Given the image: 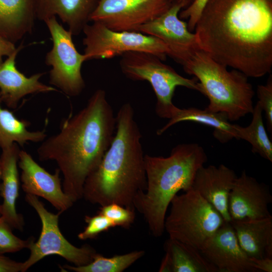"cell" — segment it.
Returning <instances> with one entry per match:
<instances>
[{
	"label": "cell",
	"instance_id": "6da1fadb",
	"mask_svg": "<svg viewBox=\"0 0 272 272\" xmlns=\"http://www.w3.org/2000/svg\"><path fill=\"white\" fill-rule=\"evenodd\" d=\"M202 50L247 77L272 68V0H208L194 30Z\"/></svg>",
	"mask_w": 272,
	"mask_h": 272
},
{
	"label": "cell",
	"instance_id": "7a4b0ae2",
	"mask_svg": "<svg viewBox=\"0 0 272 272\" xmlns=\"http://www.w3.org/2000/svg\"><path fill=\"white\" fill-rule=\"evenodd\" d=\"M115 128V116L106 92L98 89L83 109L62 121L59 132L38 147L40 161L56 162L63 178L62 189L74 202L83 198L85 181L101 162Z\"/></svg>",
	"mask_w": 272,
	"mask_h": 272
},
{
	"label": "cell",
	"instance_id": "3957f363",
	"mask_svg": "<svg viewBox=\"0 0 272 272\" xmlns=\"http://www.w3.org/2000/svg\"><path fill=\"white\" fill-rule=\"evenodd\" d=\"M115 118L116 132L99 165L86 179L83 198L101 207L116 203L135 210V198L147 187L142 134L129 103L120 107Z\"/></svg>",
	"mask_w": 272,
	"mask_h": 272
},
{
	"label": "cell",
	"instance_id": "277c9868",
	"mask_svg": "<svg viewBox=\"0 0 272 272\" xmlns=\"http://www.w3.org/2000/svg\"><path fill=\"white\" fill-rule=\"evenodd\" d=\"M207 159L204 149L196 143L179 144L167 157L145 155L147 187L135 198L134 207L153 236L163 235L172 198L179 191L192 188L197 171Z\"/></svg>",
	"mask_w": 272,
	"mask_h": 272
},
{
	"label": "cell",
	"instance_id": "5b68a950",
	"mask_svg": "<svg viewBox=\"0 0 272 272\" xmlns=\"http://www.w3.org/2000/svg\"><path fill=\"white\" fill-rule=\"evenodd\" d=\"M182 66L198 80L200 93L209 100L208 110L223 113L230 121L252 113L254 92L248 77L241 72L228 71L200 49Z\"/></svg>",
	"mask_w": 272,
	"mask_h": 272
},
{
	"label": "cell",
	"instance_id": "8992f818",
	"mask_svg": "<svg viewBox=\"0 0 272 272\" xmlns=\"http://www.w3.org/2000/svg\"><path fill=\"white\" fill-rule=\"evenodd\" d=\"M184 192L172 198L164 230L169 239L200 250L225 221L197 191L191 188Z\"/></svg>",
	"mask_w": 272,
	"mask_h": 272
},
{
	"label": "cell",
	"instance_id": "52a82bcc",
	"mask_svg": "<svg viewBox=\"0 0 272 272\" xmlns=\"http://www.w3.org/2000/svg\"><path fill=\"white\" fill-rule=\"evenodd\" d=\"M121 56L120 67L126 77L133 81H146L151 85L157 98L155 112L161 118L170 119L177 108L172 102L176 87L182 86L200 92L195 77L188 79L181 76L152 53L130 51Z\"/></svg>",
	"mask_w": 272,
	"mask_h": 272
},
{
	"label": "cell",
	"instance_id": "ba28073f",
	"mask_svg": "<svg viewBox=\"0 0 272 272\" xmlns=\"http://www.w3.org/2000/svg\"><path fill=\"white\" fill-rule=\"evenodd\" d=\"M82 32L86 61L112 58L130 51L151 53L164 61L169 54L161 40L139 32L115 31L98 22L88 23Z\"/></svg>",
	"mask_w": 272,
	"mask_h": 272
},
{
	"label": "cell",
	"instance_id": "9c48e42d",
	"mask_svg": "<svg viewBox=\"0 0 272 272\" xmlns=\"http://www.w3.org/2000/svg\"><path fill=\"white\" fill-rule=\"evenodd\" d=\"M25 200L34 208L41 220V231L38 240H33L28 249L30 254L23 262L22 272L26 271L45 257L57 255L75 266H82L92 262L97 253L95 249L86 244L78 247L71 244L61 233L58 225L61 213L54 214L47 211L38 197L26 194Z\"/></svg>",
	"mask_w": 272,
	"mask_h": 272
},
{
	"label": "cell",
	"instance_id": "30bf717a",
	"mask_svg": "<svg viewBox=\"0 0 272 272\" xmlns=\"http://www.w3.org/2000/svg\"><path fill=\"white\" fill-rule=\"evenodd\" d=\"M44 22L53 42L52 48L45 57L46 64L52 66L49 83L68 96H77L85 87L81 74L82 64L86 61L85 56L77 51L72 40V34L58 23L55 16Z\"/></svg>",
	"mask_w": 272,
	"mask_h": 272
},
{
	"label": "cell",
	"instance_id": "8fae6325",
	"mask_svg": "<svg viewBox=\"0 0 272 272\" xmlns=\"http://www.w3.org/2000/svg\"><path fill=\"white\" fill-rule=\"evenodd\" d=\"M175 0H99L90 21L118 31H135L167 11Z\"/></svg>",
	"mask_w": 272,
	"mask_h": 272
},
{
	"label": "cell",
	"instance_id": "7c38bea8",
	"mask_svg": "<svg viewBox=\"0 0 272 272\" xmlns=\"http://www.w3.org/2000/svg\"><path fill=\"white\" fill-rule=\"evenodd\" d=\"M188 5L184 0H175L164 13L137 31L161 40L169 50L168 55L182 65L200 49L195 34L189 30L187 23L178 16L181 9Z\"/></svg>",
	"mask_w": 272,
	"mask_h": 272
},
{
	"label": "cell",
	"instance_id": "4fadbf2b",
	"mask_svg": "<svg viewBox=\"0 0 272 272\" xmlns=\"http://www.w3.org/2000/svg\"><path fill=\"white\" fill-rule=\"evenodd\" d=\"M18 166L21 170V186L26 194L44 198L61 214L73 205L74 201L62 189L58 168L54 174L49 173L22 150L19 153Z\"/></svg>",
	"mask_w": 272,
	"mask_h": 272
},
{
	"label": "cell",
	"instance_id": "5bb4252c",
	"mask_svg": "<svg viewBox=\"0 0 272 272\" xmlns=\"http://www.w3.org/2000/svg\"><path fill=\"white\" fill-rule=\"evenodd\" d=\"M271 201L272 196L267 185L243 170L237 177L229 196L228 210L231 221L270 217L268 206Z\"/></svg>",
	"mask_w": 272,
	"mask_h": 272
},
{
	"label": "cell",
	"instance_id": "9a60e30c",
	"mask_svg": "<svg viewBox=\"0 0 272 272\" xmlns=\"http://www.w3.org/2000/svg\"><path fill=\"white\" fill-rule=\"evenodd\" d=\"M200 251L218 272H258L240 245L230 222H225Z\"/></svg>",
	"mask_w": 272,
	"mask_h": 272
},
{
	"label": "cell",
	"instance_id": "2e32d148",
	"mask_svg": "<svg viewBox=\"0 0 272 272\" xmlns=\"http://www.w3.org/2000/svg\"><path fill=\"white\" fill-rule=\"evenodd\" d=\"M237 177L234 170L224 164L203 165L197 171L192 185V188L209 202L226 222L231 221L228 199Z\"/></svg>",
	"mask_w": 272,
	"mask_h": 272
},
{
	"label": "cell",
	"instance_id": "e0dca14e",
	"mask_svg": "<svg viewBox=\"0 0 272 272\" xmlns=\"http://www.w3.org/2000/svg\"><path fill=\"white\" fill-rule=\"evenodd\" d=\"M23 47L21 43L0 64V96L2 102L12 109L16 108L20 100L27 95L58 92L57 89L39 81L44 73H37L27 77L17 69L16 57Z\"/></svg>",
	"mask_w": 272,
	"mask_h": 272
},
{
	"label": "cell",
	"instance_id": "ac0fdd59",
	"mask_svg": "<svg viewBox=\"0 0 272 272\" xmlns=\"http://www.w3.org/2000/svg\"><path fill=\"white\" fill-rule=\"evenodd\" d=\"M20 149L16 143L2 149L1 194L3 198L1 216L12 228L22 231L24 220L17 212L16 203L19 195L20 177L18 161Z\"/></svg>",
	"mask_w": 272,
	"mask_h": 272
},
{
	"label": "cell",
	"instance_id": "d6986e66",
	"mask_svg": "<svg viewBox=\"0 0 272 272\" xmlns=\"http://www.w3.org/2000/svg\"><path fill=\"white\" fill-rule=\"evenodd\" d=\"M99 0H37L36 16L45 20L58 16L73 35H79L90 22Z\"/></svg>",
	"mask_w": 272,
	"mask_h": 272
},
{
	"label": "cell",
	"instance_id": "ffe728a7",
	"mask_svg": "<svg viewBox=\"0 0 272 272\" xmlns=\"http://www.w3.org/2000/svg\"><path fill=\"white\" fill-rule=\"evenodd\" d=\"M37 0H0V36L15 43L33 30Z\"/></svg>",
	"mask_w": 272,
	"mask_h": 272
},
{
	"label": "cell",
	"instance_id": "44dd1931",
	"mask_svg": "<svg viewBox=\"0 0 272 272\" xmlns=\"http://www.w3.org/2000/svg\"><path fill=\"white\" fill-rule=\"evenodd\" d=\"M242 249L249 258H272V216L230 222Z\"/></svg>",
	"mask_w": 272,
	"mask_h": 272
},
{
	"label": "cell",
	"instance_id": "7402d4cb",
	"mask_svg": "<svg viewBox=\"0 0 272 272\" xmlns=\"http://www.w3.org/2000/svg\"><path fill=\"white\" fill-rule=\"evenodd\" d=\"M183 121H192L212 127L214 128V137L223 143L234 138L236 139L235 124L230 123L224 113L195 107H177L173 116L164 126L157 131V134L161 135L172 125Z\"/></svg>",
	"mask_w": 272,
	"mask_h": 272
},
{
	"label": "cell",
	"instance_id": "603a6c76",
	"mask_svg": "<svg viewBox=\"0 0 272 272\" xmlns=\"http://www.w3.org/2000/svg\"><path fill=\"white\" fill-rule=\"evenodd\" d=\"M0 96V148L8 147L16 143L23 147L29 142H42L46 137L45 130L31 131L28 129L30 123L19 119L7 109L2 107Z\"/></svg>",
	"mask_w": 272,
	"mask_h": 272
},
{
	"label": "cell",
	"instance_id": "cb8c5ba5",
	"mask_svg": "<svg viewBox=\"0 0 272 272\" xmlns=\"http://www.w3.org/2000/svg\"><path fill=\"white\" fill-rule=\"evenodd\" d=\"M164 250L170 256L173 272H218L200 251L193 246L169 238Z\"/></svg>",
	"mask_w": 272,
	"mask_h": 272
},
{
	"label": "cell",
	"instance_id": "d4e9b609",
	"mask_svg": "<svg viewBox=\"0 0 272 272\" xmlns=\"http://www.w3.org/2000/svg\"><path fill=\"white\" fill-rule=\"evenodd\" d=\"M262 109L257 101L254 106L250 124L243 127L235 124L236 139L243 140L252 146L253 153L272 162V143L266 131L262 119Z\"/></svg>",
	"mask_w": 272,
	"mask_h": 272
},
{
	"label": "cell",
	"instance_id": "484cf974",
	"mask_svg": "<svg viewBox=\"0 0 272 272\" xmlns=\"http://www.w3.org/2000/svg\"><path fill=\"white\" fill-rule=\"evenodd\" d=\"M145 254L144 250H135L122 255L106 257L96 253L92 262L82 266L65 264L60 269L76 272H122Z\"/></svg>",
	"mask_w": 272,
	"mask_h": 272
},
{
	"label": "cell",
	"instance_id": "4316f807",
	"mask_svg": "<svg viewBox=\"0 0 272 272\" xmlns=\"http://www.w3.org/2000/svg\"><path fill=\"white\" fill-rule=\"evenodd\" d=\"M11 226L0 216V254L18 252L24 248H28L33 237L22 240L12 232Z\"/></svg>",
	"mask_w": 272,
	"mask_h": 272
},
{
	"label": "cell",
	"instance_id": "83f0119b",
	"mask_svg": "<svg viewBox=\"0 0 272 272\" xmlns=\"http://www.w3.org/2000/svg\"><path fill=\"white\" fill-rule=\"evenodd\" d=\"M135 211L116 203H111L101 207L99 213L107 217L115 227L128 228L134 221Z\"/></svg>",
	"mask_w": 272,
	"mask_h": 272
},
{
	"label": "cell",
	"instance_id": "f1b7e54d",
	"mask_svg": "<svg viewBox=\"0 0 272 272\" xmlns=\"http://www.w3.org/2000/svg\"><path fill=\"white\" fill-rule=\"evenodd\" d=\"M85 220L87 226L78 235V238L82 240L95 238L101 233L115 227L107 217L99 213L94 216H85Z\"/></svg>",
	"mask_w": 272,
	"mask_h": 272
},
{
	"label": "cell",
	"instance_id": "f546056e",
	"mask_svg": "<svg viewBox=\"0 0 272 272\" xmlns=\"http://www.w3.org/2000/svg\"><path fill=\"white\" fill-rule=\"evenodd\" d=\"M258 102L264 112L267 129L272 132V76L269 75L266 84L258 85L256 90Z\"/></svg>",
	"mask_w": 272,
	"mask_h": 272
},
{
	"label": "cell",
	"instance_id": "4dcf8cb0",
	"mask_svg": "<svg viewBox=\"0 0 272 272\" xmlns=\"http://www.w3.org/2000/svg\"><path fill=\"white\" fill-rule=\"evenodd\" d=\"M208 0H193L188 6L180 11L178 16L180 19L187 20V27L192 32L194 30L201 11Z\"/></svg>",
	"mask_w": 272,
	"mask_h": 272
},
{
	"label": "cell",
	"instance_id": "1f68e13d",
	"mask_svg": "<svg viewBox=\"0 0 272 272\" xmlns=\"http://www.w3.org/2000/svg\"><path fill=\"white\" fill-rule=\"evenodd\" d=\"M23 262H18L0 254V272H22Z\"/></svg>",
	"mask_w": 272,
	"mask_h": 272
},
{
	"label": "cell",
	"instance_id": "d6a6232c",
	"mask_svg": "<svg viewBox=\"0 0 272 272\" xmlns=\"http://www.w3.org/2000/svg\"><path fill=\"white\" fill-rule=\"evenodd\" d=\"M253 267L258 271L271 272L272 258H250Z\"/></svg>",
	"mask_w": 272,
	"mask_h": 272
},
{
	"label": "cell",
	"instance_id": "836d02e7",
	"mask_svg": "<svg viewBox=\"0 0 272 272\" xmlns=\"http://www.w3.org/2000/svg\"><path fill=\"white\" fill-rule=\"evenodd\" d=\"M16 49L14 43L0 36V64L3 62L4 56H9Z\"/></svg>",
	"mask_w": 272,
	"mask_h": 272
},
{
	"label": "cell",
	"instance_id": "e575fe53",
	"mask_svg": "<svg viewBox=\"0 0 272 272\" xmlns=\"http://www.w3.org/2000/svg\"><path fill=\"white\" fill-rule=\"evenodd\" d=\"M159 271L173 272V267L171 258L167 252L165 251V254L162 260L159 269Z\"/></svg>",
	"mask_w": 272,
	"mask_h": 272
},
{
	"label": "cell",
	"instance_id": "d590c367",
	"mask_svg": "<svg viewBox=\"0 0 272 272\" xmlns=\"http://www.w3.org/2000/svg\"><path fill=\"white\" fill-rule=\"evenodd\" d=\"M1 178V159H0V180ZM1 205H0V216H1Z\"/></svg>",
	"mask_w": 272,
	"mask_h": 272
},
{
	"label": "cell",
	"instance_id": "8d00e7d4",
	"mask_svg": "<svg viewBox=\"0 0 272 272\" xmlns=\"http://www.w3.org/2000/svg\"><path fill=\"white\" fill-rule=\"evenodd\" d=\"M184 1H186L188 3V5L193 1V0H184Z\"/></svg>",
	"mask_w": 272,
	"mask_h": 272
}]
</instances>
